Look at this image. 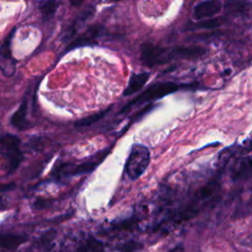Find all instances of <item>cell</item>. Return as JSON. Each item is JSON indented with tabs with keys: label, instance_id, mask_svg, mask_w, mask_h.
<instances>
[{
	"label": "cell",
	"instance_id": "cell-1",
	"mask_svg": "<svg viewBox=\"0 0 252 252\" xmlns=\"http://www.w3.org/2000/svg\"><path fill=\"white\" fill-rule=\"evenodd\" d=\"M179 88H180L179 85L171 81L155 83L151 85L148 89H146L144 92H142V94H140L139 95L134 97L132 100H130L125 106H123L119 113H125L128 110H130L132 107L137 106L141 103L161 98L169 94L175 93L176 91L179 90Z\"/></svg>",
	"mask_w": 252,
	"mask_h": 252
},
{
	"label": "cell",
	"instance_id": "cell-2",
	"mask_svg": "<svg viewBox=\"0 0 252 252\" xmlns=\"http://www.w3.org/2000/svg\"><path fill=\"white\" fill-rule=\"evenodd\" d=\"M150 159V151L146 146L133 145L125 162V173L131 180H137L148 168Z\"/></svg>",
	"mask_w": 252,
	"mask_h": 252
},
{
	"label": "cell",
	"instance_id": "cell-3",
	"mask_svg": "<svg viewBox=\"0 0 252 252\" xmlns=\"http://www.w3.org/2000/svg\"><path fill=\"white\" fill-rule=\"evenodd\" d=\"M20 139L13 134L5 133L1 137V155L5 160L7 174L13 173L23 160Z\"/></svg>",
	"mask_w": 252,
	"mask_h": 252
},
{
	"label": "cell",
	"instance_id": "cell-4",
	"mask_svg": "<svg viewBox=\"0 0 252 252\" xmlns=\"http://www.w3.org/2000/svg\"><path fill=\"white\" fill-rule=\"evenodd\" d=\"M172 60L171 48L146 42L141 45V61L148 67L164 64Z\"/></svg>",
	"mask_w": 252,
	"mask_h": 252
},
{
	"label": "cell",
	"instance_id": "cell-5",
	"mask_svg": "<svg viewBox=\"0 0 252 252\" xmlns=\"http://www.w3.org/2000/svg\"><path fill=\"white\" fill-rule=\"evenodd\" d=\"M221 10L220 1H202L196 4L193 8L192 18L196 21L214 19Z\"/></svg>",
	"mask_w": 252,
	"mask_h": 252
},
{
	"label": "cell",
	"instance_id": "cell-6",
	"mask_svg": "<svg viewBox=\"0 0 252 252\" xmlns=\"http://www.w3.org/2000/svg\"><path fill=\"white\" fill-rule=\"evenodd\" d=\"M67 252H105L100 241L92 236H85L74 240L67 247Z\"/></svg>",
	"mask_w": 252,
	"mask_h": 252
},
{
	"label": "cell",
	"instance_id": "cell-7",
	"mask_svg": "<svg viewBox=\"0 0 252 252\" xmlns=\"http://www.w3.org/2000/svg\"><path fill=\"white\" fill-rule=\"evenodd\" d=\"M14 33V30L6 36L1 47V70L5 76H12L16 69V63L11 53V36Z\"/></svg>",
	"mask_w": 252,
	"mask_h": 252
},
{
	"label": "cell",
	"instance_id": "cell-8",
	"mask_svg": "<svg viewBox=\"0 0 252 252\" xmlns=\"http://www.w3.org/2000/svg\"><path fill=\"white\" fill-rule=\"evenodd\" d=\"M206 49L202 46H175L171 47L172 59H196L203 56Z\"/></svg>",
	"mask_w": 252,
	"mask_h": 252
},
{
	"label": "cell",
	"instance_id": "cell-9",
	"mask_svg": "<svg viewBox=\"0 0 252 252\" xmlns=\"http://www.w3.org/2000/svg\"><path fill=\"white\" fill-rule=\"evenodd\" d=\"M149 78H150L149 72H141V73H135L131 75L128 81V84L123 92V95L129 96V95L135 94L146 85Z\"/></svg>",
	"mask_w": 252,
	"mask_h": 252
},
{
	"label": "cell",
	"instance_id": "cell-10",
	"mask_svg": "<svg viewBox=\"0 0 252 252\" xmlns=\"http://www.w3.org/2000/svg\"><path fill=\"white\" fill-rule=\"evenodd\" d=\"M27 113H28V102L26 99H24L20 104V106L17 108V110L11 116L10 123L19 130L26 129L29 125V122L27 119Z\"/></svg>",
	"mask_w": 252,
	"mask_h": 252
},
{
	"label": "cell",
	"instance_id": "cell-11",
	"mask_svg": "<svg viewBox=\"0 0 252 252\" xmlns=\"http://www.w3.org/2000/svg\"><path fill=\"white\" fill-rule=\"evenodd\" d=\"M102 27L100 25H94L92 27H90L86 32H84L83 34H81L71 45L69 48H73V47H77L80 45H85V44H89L91 43L94 38L98 37L101 32H102Z\"/></svg>",
	"mask_w": 252,
	"mask_h": 252
},
{
	"label": "cell",
	"instance_id": "cell-12",
	"mask_svg": "<svg viewBox=\"0 0 252 252\" xmlns=\"http://www.w3.org/2000/svg\"><path fill=\"white\" fill-rule=\"evenodd\" d=\"M252 177V159L244 158L236 163L232 172L234 180L247 179Z\"/></svg>",
	"mask_w": 252,
	"mask_h": 252
},
{
	"label": "cell",
	"instance_id": "cell-13",
	"mask_svg": "<svg viewBox=\"0 0 252 252\" xmlns=\"http://www.w3.org/2000/svg\"><path fill=\"white\" fill-rule=\"evenodd\" d=\"M27 240V236L21 234H2L1 235V246L6 249H15Z\"/></svg>",
	"mask_w": 252,
	"mask_h": 252
},
{
	"label": "cell",
	"instance_id": "cell-14",
	"mask_svg": "<svg viewBox=\"0 0 252 252\" xmlns=\"http://www.w3.org/2000/svg\"><path fill=\"white\" fill-rule=\"evenodd\" d=\"M59 2L56 1H41L38 3V10L44 20H49L55 14Z\"/></svg>",
	"mask_w": 252,
	"mask_h": 252
},
{
	"label": "cell",
	"instance_id": "cell-15",
	"mask_svg": "<svg viewBox=\"0 0 252 252\" xmlns=\"http://www.w3.org/2000/svg\"><path fill=\"white\" fill-rule=\"evenodd\" d=\"M98 162L96 161H87L81 164H77L74 167H71L70 170L66 171L67 175H77V174H82V173H89L92 172Z\"/></svg>",
	"mask_w": 252,
	"mask_h": 252
},
{
	"label": "cell",
	"instance_id": "cell-16",
	"mask_svg": "<svg viewBox=\"0 0 252 252\" xmlns=\"http://www.w3.org/2000/svg\"><path fill=\"white\" fill-rule=\"evenodd\" d=\"M110 108H111V107H109V108H107V109H104V110L99 111V112H97V113H95V114H93V115H91V116H88V117H85V118L79 120V121L76 123V126H77V127H86V126H90V125H92V124H94V123L99 121L101 118H103V117L108 113V111L110 110Z\"/></svg>",
	"mask_w": 252,
	"mask_h": 252
},
{
	"label": "cell",
	"instance_id": "cell-17",
	"mask_svg": "<svg viewBox=\"0 0 252 252\" xmlns=\"http://www.w3.org/2000/svg\"><path fill=\"white\" fill-rule=\"evenodd\" d=\"M143 245L137 241L130 240V241H125L122 243H119L116 245V249L119 252H135L139 249H141Z\"/></svg>",
	"mask_w": 252,
	"mask_h": 252
},
{
	"label": "cell",
	"instance_id": "cell-18",
	"mask_svg": "<svg viewBox=\"0 0 252 252\" xmlns=\"http://www.w3.org/2000/svg\"><path fill=\"white\" fill-rule=\"evenodd\" d=\"M221 25V22L220 19H210L202 21L198 24H196V28H202V29H214Z\"/></svg>",
	"mask_w": 252,
	"mask_h": 252
},
{
	"label": "cell",
	"instance_id": "cell-19",
	"mask_svg": "<svg viewBox=\"0 0 252 252\" xmlns=\"http://www.w3.org/2000/svg\"><path fill=\"white\" fill-rule=\"evenodd\" d=\"M252 151V139L249 141V144L247 145L246 149H245V152H251Z\"/></svg>",
	"mask_w": 252,
	"mask_h": 252
}]
</instances>
